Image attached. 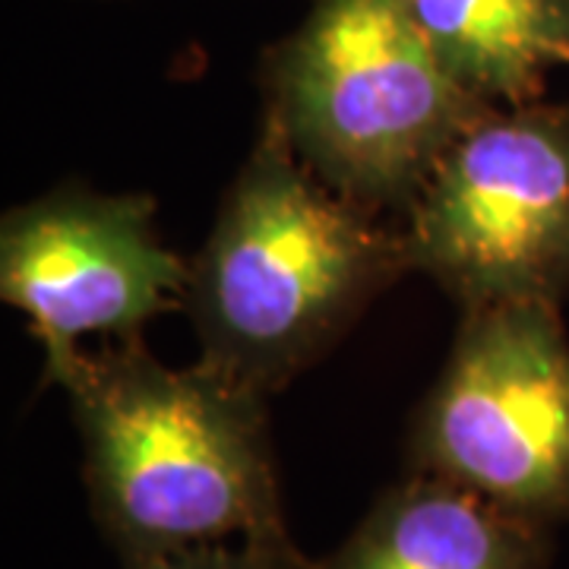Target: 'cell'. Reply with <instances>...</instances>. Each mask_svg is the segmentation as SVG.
<instances>
[{"label": "cell", "instance_id": "cell-4", "mask_svg": "<svg viewBox=\"0 0 569 569\" xmlns=\"http://www.w3.org/2000/svg\"><path fill=\"white\" fill-rule=\"evenodd\" d=\"M408 272L456 305L545 301L569 291V108L481 111L406 209Z\"/></svg>", "mask_w": 569, "mask_h": 569}, {"label": "cell", "instance_id": "cell-7", "mask_svg": "<svg viewBox=\"0 0 569 569\" xmlns=\"http://www.w3.org/2000/svg\"><path fill=\"white\" fill-rule=\"evenodd\" d=\"M538 529L443 478L408 471L358 529L307 569H548Z\"/></svg>", "mask_w": 569, "mask_h": 569}, {"label": "cell", "instance_id": "cell-9", "mask_svg": "<svg viewBox=\"0 0 569 569\" xmlns=\"http://www.w3.org/2000/svg\"><path fill=\"white\" fill-rule=\"evenodd\" d=\"M307 560L295 541H234V545H206L152 557L130 569H307Z\"/></svg>", "mask_w": 569, "mask_h": 569}, {"label": "cell", "instance_id": "cell-6", "mask_svg": "<svg viewBox=\"0 0 569 569\" xmlns=\"http://www.w3.org/2000/svg\"><path fill=\"white\" fill-rule=\"evenodd\" d=\"M190 263L156 231L146 193L58 187L13 206L0 222V298L26 313L41 355L82 336L140 339L181 310Z\"/></svg>", "mask_w": 569, "mask_h": 569}, {"label": "cell", "instance_id": "cell-1", "mask_svg": "<svg viewBox=\"0 0 569 569\" xmlns=\"http://www.w3.org/2000/svg\"><path fill=\"white\" fill-rule=\"evenodd\" d=\"M82 440L89 507L123 567L234 541H288L266 396L142 339L44 355Z\"/></svg>", "mask_w": 569, "mask_h": 569}, {"label": "cell", "instance_id": "cell-5", "mask_svg": "<svg viewBox=\"0 0 569 569\" xmlns=\"http://www.w3.org/2000/svg\"><path fill=\"white\" fill-rule=\"evenodd\" d=\"M411 471L538 529L569 519V336L560 305L466 310L415 418Z\"/></svg>", "mask_w": 569, "mask_h": 569}, {"label": "cell", "instance_id": "cell-3", "mask_svg": "<svg viewBox=\"0 0 569 569\" xmlns=\"http://www.w3.org/2000/svg\"><path fill=\"white\" fill-rule=\"evenodd\" d=\"M266 121L348 200L406 212L490 104L449 77L406 0H313L263 67Z\"/></svg>", "mask_w": 569, "mask_h": 569}, {"label": "cell", "instance_id": "cell-2", "mask_svg": "<svg viewBox=\"0 0 569 569\" xmlns=\"http://www.w3.org/2000/svg\"><path fill=\"white\" fill-rule=\"evenodd\" d=\"M377 216L320 181L263 118L190 260L183 307L200 361L263 396L291 383L408 272L402 228Z\"/></svg>", "mask_w": 569, "mask_h": 569}, {"label": "cell", "instance_id": "cell-8", "mask_svg": "<svg viewBox=\"0 0 569 569\" xmlns=\"http://www.w3.org/2000/svg\"><path fill=\"white\" fill-rule=\"evenodd\" d=\"M449 77L481 104L545 99L569 67V0H406Z\"/></svg>", "mask_w": 569, "mask_h": 569}]
</instances>
